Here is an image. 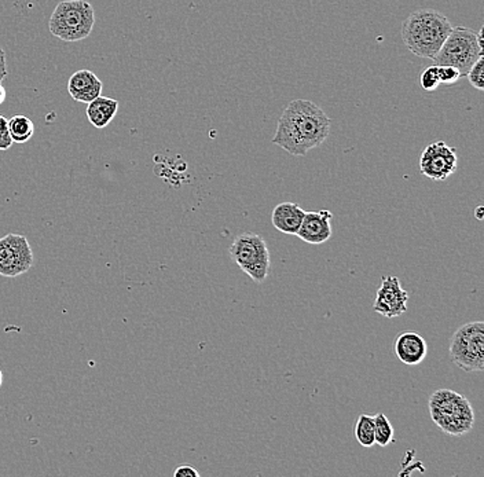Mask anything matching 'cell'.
<instances>
[{
	"instance_id": "obj_7",
	"label": "cell",
	"mask_w": 484,
	"mask_h": 477,
	"mask_svg": "<svg viewBox=\"0 0 484 477\" xmlns=\"http://www.w3.org/2000/svg\"><path fill=\"white\" fill-rule=\"evenodd\" d=\"M229 254L239 269L246 272L254 282L261 284L269 277L270 252L263 237L259 234L252 231L239 234L231 244Z\"/></svg>"
},
{
	"instance_id": "obj_18",
	"label": "cell",
	"mask_w": 484,
	"mask_h": 477,
	"mask_svg": "<svg viewBox=\"0 0 484 477\" xmlns=\"http://www.w3.org/2000/svg\"><path fill=\"white\" fill-rule=\"evenodd\" d=\"M394 426L389 422L388 417L384 413L374 416V439L376 444L380 447H386L394 442Z\"/></svg>"
},
{
	"instance_id": "obj_16",
	"label": "cell",
	"mask_w": 484,
	"mask_h": 477,
	"mask_svg": "<svg viewBox=\"0 0 484 477\" xmlns=\"http://www.w3.org/2000/svg\"><path fill=\"white\" fill-rule=\"evenodd\" d=\"M9 132L12 142L27 144L35 134L34 121L24 114H16L9 120Z\"/></svg>"
},
{
	"instance_id": "obj_9",
	"label": "cell",
	"mask_w": 484,
	"mask_h": 477,
	"mask_svg": "<svg viewBox=\"0 0 484 477\" xmlns=\"http://www.w3.org/2000/svg\"><path fill=\"white\" fill-rule=\"evenodd\" d=\"M458 167V157L454 147L446 142H435L425 147L420 159V171L433 182L450 178Z\"/></svg>"
},
{
	"instance_id": "obj_23",
	"label": "cell",
	"mask_w": 484,
	"mask_h": 477,
	"mask_svg": "<svg viewBox=\"0 0 484 477\" xmlns=\"http://www.w3.org/2000/svg\"><path fill=\"white\" fill-rule=\"evenodd\" d=\"M175 477H199V472L193 465L183 464L174 471Z\"/></svg>"
},
{
	"instance_id": "obj_24",
	"label": "cell",
	"mask_w": 484,
	"mask_h": 477,
	"mask_svg": "<svg viewBox=\"0 0 484 477\" xmlns=\"http://www.w3.org/2000/svg\"><path fill=\"white\" fill-rule=\"evenodd\" d=\"M7 77L6 54L0 47V83Z\"/></svg>"
},
{
	"instance_id": "obj_2",
	"label": "cell",
	"mask_w": 484,
	"mask_h": 477,
	"mask_svg": "<svg viewBox=\"0 0 484 477\" xmlns=\"http://www.w3.org/2000/svg\"><path fill=\"white\" fill-rule=\"evenodd\" d=\"M451 29L445 14L433 9L417 10L402 24V39L414 56L433 59Z\"/></svg>"
},
{
	"instance_id": "obj_17",
	"label": "cell",
	"mask_w": 484,
	"mask_h": 477,
	"mask_svg": "<svg viewBox=\"0 0 484 477\" xmlns=\"http://www.w3.org/2000/svg\"><path fill=\"white\" fill-rule=\"evenodd\" d=\"M355 438L362 447H373L376 444L374 439V416L361 414L355 426Z\"/></svg>"
},
{
	"instance_id": "obj_12",
	"label": "cell",
	"mask_w": 484,
	"mask_h": 477,
	"mask_svg": "<svg viewBox=\"0 0 484 477\" xmlns=\"http://www.w3.org/2000/svg\"><path fill=\"white\" fill-rule=\"evenodd\" d=\"M396 358L406 366H417L428 356V344L417 332H402L394 341Z\"/></svg>"
},
{
	"instance_id": "obj_14",
	"label": "cell",
	"mask_w": 484,
	"mask_h": 477,
	"mask_svg": "<svg viewBox=\"0 0 484 477\" xmlns=\"http://www.w3.org/2000/svg\"><path fill=\"white\" fill-rule=\"evenodd\" d=\"M304 215H306V211L298 204L281 202L274 208L271 222L281 233L296 236L301 229V222H303Z\"/></svg>"
},
{
	"instance_id": "obj_8",
	"label": "cell",
	"mask_w": 484,
	"mask_h": 477,
	"mask_svg": "<svg viewBox=\"0 0 484 477\" xmlns=\"http://www.w3.org/2000/svg\"><path fill=\"white\" fill-rule=\"evenodd\" d=\"M34 264V251L27 237L12 233L0 238V276L17 278L28 272Z\"/></svg>"
},
{
	"instance_id": "obj_6",
	"label": "cell",
	"mask_w": 484,
	"mask_h": 477,
	"mask_svg": "<svg viewBox=\"0 0 484 477\" xmlns=\"http://www.w3.org/2000/svg\"><path fill=\"white\" fill-rule=\"evenodd\" d=\"M450 359L466 373L484 371V322H468L454 332Z\"/></svg>"
},
{
	"instance_id": "obj_21",
	"label": "cell",
	"mask_w": 484,
	"mask_h": 477,
	"mask_svg": "<svg viewBox=\"0 0 484 477\" xmlns=\"http://www.w3.org/2000/svg\"><path fill=\"white\" fill-rule=\"evenodd\" d=\"M12 137L9 132V120L0 114V150H9L12 146Z\"/></svg>"
},
{
	"instance_id": "obj_13",
	"label": "cell",
	"mask_w": 484,
	"mask_h": 477,
	"mask_svg": "<svg viewBox=\"0 0 484 477\" xmlns=\"http://www.w3.org/2000/svg\"><path fill=\"white\" fill-rule=\"evenodd\" d=\"M102 82L94 72L89 69L74 72L68 82V92L74 101L90 104L101 95Z\"/></svg>"
},
{
	"instance_id": "obj_27",
	"label": "cell",
	"mask_w": 484,
	"mask_h": 477,
	"mask_svg": "<svg viewBox=\"0 0 484 477\" xmlns=\"http://www.w3.org/2000/svg\"><path fill=\"white\" fill-rule=\"evenodd\" d=\"M2 384H4V373L0 371V388H2Z\"/></svg>"
},
{
	"instance_id": "obj_3",
	"label": "cell",
	"mask_w": 484,
	"mask_h": 477,
	"mask_svg": "<svg viewBox=\"0 0 484 477\" xmlns=\"http://www.w3.org/2000/svg\"><path fill=\"white\" fill-rule=\"evenodd\" d=\"M429 416L443 434L464 436L475 426V411L464 395L436 389L428 401Z\"/></svg>"
},
{
	"instance_id": "obj_26",
	"label": "cell",
	"mask_w": 484,
	"mask_h": 477,
	"mask_svg": "<svg viewBox=\"0 0 484 477\" xmlns=\"http://www.w3.org/2000/svg\"><path fill=\"white\" fill-rule=\"evenodd\" d=\"M6 98H7L6 89H4V87L2 86V83H0V105L4 104V102L6 101Z\"/></svg>"
},
{
	"instance_id": "obj_25",
	"label": "cell",
	"mask_w": 484,
	"mask_h": 477,
	"mask_svg": "<svg viewBox=\"0 0 484 477\" xmlns=\"http://www.w3.org/2000/svg\"><path fill=\"white\" fill-rule=\"evenodd\" d=\"M484 209L483 207L479 206L478 208L475 209V217L478 219V221H483L484 217Z\"/></svg>"
},
{
	"instance_id": "obj_11",
	"label": "cell",
	"mask_w": 484,
	"mask_h": 477,
	"mask_svg": "<svg viewBox=\"0 0 484 477\" xmlns=\"http://www.w3.org/2000/svg\"><path fill=\"white\" fill-rule=\"evenodd\" d=\"M332 219L333 214L331 211L306 212L301 229L296 236L310 245H322L331 239L333 230H332Z\"/></svg>"
},
{
	"instance_id": "obj_1",
	"label": "cell",
	"mask_w": 484,
	"mask_h": 477,
	"mask_svg": "<svg viewBox=\"0 0 484 477\" xmlns=\"http://www.w3.org/2000/svg\"><path fill=\"white\" fill-rule=\"evenodd\" d=\"M331 132V119L318 105L307 99L289 102L279 117L273 144L296 157L321 146Z\"/></svg>"
},
{
	"instance_id": "obj_15",
	"label": "cell",
	"mask_w": 484,
	"mask_h": 477,
	"mask_svg": "<svg viewBox=\"0 0 484 477\" xmlns=\"http://www.w3.org/2000/svg\"><path fill=\"white\" fill-rule=\"evenodd\" d=\"M119 111V102L99 95L98 98L90 102L87 106V119L96 129H106Z\"/></svg>"
},
{
	"instance_id": "obj_22",
	"label": "cell",
	"mask_w": 484,
	"mask_h": 477,
	"mask_svg": "<svg viewBox=\"0 0 484 477\" xmlns=\"http://www.w3.org/2000/svg\"><path fill=\"white\" fill-rule=\"evenodd\" d=\"M439 76H441V84H454L458 82V79L461 77L460 72L457 71L456 67L453 66H438Z\"/></svg>"
},
{
	"instance_id": "obj_19",
	"label": "cell",
	"mask_w": 484,
	"mask_h": 477,
	"mask_svg": "<svg viewBox=\"0 0 484 477\" xmlns=\"http://www.w3.org/2000/svg\"><path fill=\"white\" fill-rule=\"evenodd\" d=\"M421 87L425 91L433 92L441 86V76H439L438 65L426 67L425 71L421 74Z\"/></svg>"
},
{
	"instance_id": "obj_10",
	"label": "cell",
	"mask_w": 484,
	"mask_h": 477,
	"mask_svg": "<svg viewBox=\"0 0 484 477\" xmlns=\"http://www.w3.org/2000/svg\"><path fill=\"white\" fill-rule=\"evenodd\" d=\"M408 291L402 288L398 277L386 276L376 293L373 309L386 318H396L408 311Z\"/></svg>"
},
{
	"instance_id": "obj_20",
	"label": "cell",
	"mask_w": 484,
	"mask_h": 477,
	"mask_svg": "<svg viewBox=\"0 0 484 477\" xmlns=\"http://www.w3.org/2000/svg\"><path fill=\"white\" fill-rule=\"evenodd\" d=\"M469 83L472 84L479 91L484 90V56L480 57L478 61L473 64V66L469 69L468 74Z\"/></svg>"
},
{
	"instance_id": "obj_4",
	"label": "cell",
	"mask_w": 484,
	"mask_h": 477,
	"mask_svg": "<svg viewBox=\"0 0 484 477\" xmlns=\"http://www.w3.org/2000/svg\"><path fill=\"white\" fill-rule=\"evenodd\" d=\"M96 25V12L87 0H64L50 17L49 29L62 42L74 43L91 35Z\"/></svg>"
},
{
	"instance_id": "obj_5",
	"label": "cell",
	"mask_w": 484,
	"mask_h": 477,
	"mask_svg": "<svg viewBox=\"0 0 484 477\" xmlns=\"http://www.w3.org/2000/svg\"><path fill=\"white\" fill-rule=\"evenodd\" d=\"M484 50L479 46L478 34L465 27H456L451 29L445 43L433 59L438 66H453L460 72L461 76H466L469 69L473 66Z\"/></svg>"
}]
</instances>
